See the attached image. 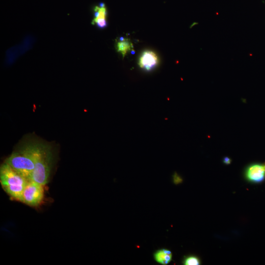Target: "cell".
<instances>
[{
    "mask_svg": "<svg viewBox=\"0 0 265 265\" xmlns=\"http://www.w3.org/2000/svg\"><path fill=\"white\" fill-rule=\"evenodd\" d=\"M159 63L157 54L151 51H145L141 55L138 64L143 70L150 71L155 68Z\"/></svg>",
    "mask_w": 265,
    "mask_h": 265,
    "instance_id": "52a82bcc",
    "label": "cell"
},
{
    "mask_svg": "<svg viewBox=\"0 0 265 265\" xmlns=\"http://www.w3.org/2000/svg\"><path fill=\"white\" fill-rule=\"evenodd\" d=\"M223 163L226 164H230L231 162V159L228 157H225L223 159Z\"/></svg>",
    "mask_w": 265,
    "mask_h": 265,
    "instance_id": "7c38bea8",
    "label": "cell"
},
{
    "mask_svg": "<svg viewBox=\"0 0 265 265\" xmlns=\"http://www.w3.org/2000/svg\"><path fill=\"white\" fill-rule=\"evenodd\" d=\"M107 11L105 4L100 3L94 8V17L92 24L100 29H104L107 26Z\"/></svg>",
    "mask_w": 265,
    "mask_h": 265,
    "instance_id": "8992f818",
    "label": "cell"
},
{
    "mask_svg": "<svg viewBox=\"0 0 265 265\" xmlns=\"http://www.w3.org/2000/svg\"><path fill=\"white\" fill-rule=\"evenodd\" d=\"M245 177L250 182L259 183L265 179V164L253 163L248 165L244 172Z\"/></svg>",
    "mask_w": 265,
    "mask_h": 265,
    "instance_id": "5b68a950",
    "label": "cell"
},
{
    "mask_svg": "<svg viewBox=\"0 0 265 265\" xmlns=\"http://www.w3.org/2000/svg\"><path fill=\"white\" fill-rule=\"evenodd\" d=\"M39 142L30 140L22 144L5 162L29 180L34 168V157Z\"/></svg>",
    "mask_w": 265,
    "mask_h": 265,
    "instance_id": "6da1fadb",
    "label": "cell"
},
{
    "mask_svg": "<svg viewBox=\"0 0 265 265\" xmlns=\"http://www.w3.org/2000/svg\"><path fill=\"white\" fill-rule=\"evenodd\" d=\"M53 162V153L49 144L39 142L34 157V168L29 180L45 186L49 181Z\"/></svg>",
    "mask_w": 265,
    "mask_h": 265,
    "instance_id": "7a4b0ae2",
    "label": "cell"
},
{
    "mask_svg": "<svg viewBox=\"0 0 265 265\" xmlns=\"http://www.w3.org/2000/svg\"><path fill=\"white\" fill-rule=\"evenodd\" d=\"M172 253L170 250L162 249L156 252L154 258L157 262L161 265H167L172 260Z\"/></svg>",
    "mask_w": 265,
    "mask_h": 265,
    "instance_id": "ba28073f",
    "label": "cell"
},
{
    "mask_svg": "<svg viewBox=\"0 0 265 265\" xmlns=\"http://www.w3.org/2000/svg\"><path fill=\"white\" fill-rule=\"evenodd\" d=\"M43 186L29 180L23 191L22 202L32 207L39 205L44 198Z\"/></svg>",
    "mask_w": 265,
    "mask_h": 265,
    "instance_id": "277c9868",
    "label": "cell"
},
{
    "mask_svg": "<svg viewBox=\"0 0 265 265\" xmlns=\"http://www.w3.org/2000/svg\"><path fill=\"white\" fill-rule=\"evenodd\" d=\"M183 263L185 265H199L200 264V261L197 257L190 256L185 259Z\"/></svg>",
    "mask_w": 265,
    "mask_h": 265,
    "instance_id": "30bf717a",
    "label": "cell"
},
{
    "mask_svg": "<svg viewBox=\"0 0 265 265\" xmlns=\"http://www.w3.org/2000/svg\"><path fill=\"white\" fill-rule=\"evenodd\" d=\"M132 48V43L128 38L120 37L119 40L116 42V50L117 52L120 53L122 54L123 57Z\"/></svg>",
    "mask_w": 265,
    "mask_h": 265,
    "instance_id": "9c48e42d",
    "label": "cell"
},
{
    "mask_svg": "<svg viewBox=\"0 0 265 265\" xmlns=\"http://www.w3.org/2000/svg\"><path fill=\"white\" fill-rule=\"evenodd\" d=\"M174 181L176 184L181 183L182 181V179L176 174L174 176Z\"/></svg>",
    "mask_w": 265,
    "mask_h": 265,
    "instance_id": "8fae6325",
    "label": "cell"
},
{
    "mask_svg": "<svg viewBox=\"0 0 265 265\" xmlns=\"http://www.w3.org/2000/svg\"><path fill=\"white\" fill-rule=\"evenodd\" d=\"M29 180L4 162L0 168V182L13 199L22 202L23 193Z\"/></svg>",
    "mask_w": 265,
    "mask_h": 265,
    "instance_id": "3957f363",
    "label": "cell"
}]
</instances>
